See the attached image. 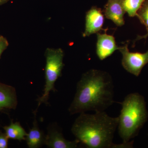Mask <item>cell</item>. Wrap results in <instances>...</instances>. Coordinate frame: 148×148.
<instances>
[{"label": "cell", "instance_id": "obj_1", "mask_svg": "<svg viewBox=\"0 0 148 148\" xmlns=\"http://www.w3.org/2000/svg\"><path fill=\"white\" fill-rule=\"evenodd\" d=\"M114 88L112 79L108 73L96 69L88 71L77 84L69 113L73 115L105 111L115 102Z\"/></svg>", "mask_w": 148, "mask_h": 148}, {"label": "cell", "instance_id": "obj_2", "mask_svg": "<svg viewBox=\"0 0 148 148\" xmlns=\"http://www.w3.org/2000/svg\"><path fill=\"white\" fill-rule=\"evenodd\" d=\"M118 123V117L109 116L105 111L92 114L83 112L74 122L71 131L76 140L87 148L133 147V141L120 145L113 143Z\"/></svg>", "mask_w": 148, "mask_h": 148}, {"label": "cell", "instance_id": "obj_3", "mask_svg": "<svg viewBox=\"0 0 148 148\" xmlns=\"http://www.w3.org/2000/svg\"><path fill=\"white\" fill-rule=\"evenodd\" d=\"M118 116L119 134L123 143H128L138 135L145 124L148 112L145 98L138 92L128 94L121 103Z\"/></svg>", "mask_w": 148, "mask_h": 148}, {"label": "cell", "instance_id": "obj_4", "mask_svg": "<svg viewBox=\"0 0 148 148\" xmlns=\"http://www.w3.org/2000/svg\"><path fill=\"white\" fill-rule=\"evenodd\" d=\"M64 51L61 48H48L45 51V85L42 95L37 100V109L42 103L48 104L50 92L55 91L54 85L61 76L64 66Z\"/></svg>", "mask_w": 148, "mask_h": 148}, {"label": "cell", "instance_id": "obj_5", "mask_svg": "<svg viewBox=\"0 0 148 148\" xmlns=\"http://www.w3.org/2000/svg\"><path fill=\"white\" fill-rule=\"evenodd\" d=\"M128 43L120 47L122 55L121 64L127 72L138 77L143 68L148 63V50L146 53L131 52L128 49Z\"/></svg>", "mask_w": 148, "mask_h": 148}, {"label": "cell", "instance_id": "obj_6", "mask_svg": "<svg viewBox=\"0 0 148 148\" xmlns=\"http://www.w3.org/2000/svg\"><path fill=\"white\" fill-rule=\"evenodd\" d=\"M79 143L77 140L73 141L66 140L59 128L52 125L48 127L45 145L49 148H75Z\"/></svg>", "mask_w": 148, "mask_h": 148}, {"label": "cell", "instance_id": "obj_7", "mask_svg": "<svg viewBox=\"0 0 148 148\" xmlns=\"http://www.w3.org/2000/svg\"><path fill=\"white\" fill-rule=\"evenodd\" d=\"M104 22V15L101 9L92 7L86 13L85 29L83 36H89L104 30L103 29Z\"/></svg>", "mask_w": 148, "mask_h": 148}, {"label": "cell", "instance_id": "obj_8", "mask_svg": "<svg viewBox=\"0 0 148 148\" xmlns=\"http://www.w3.org/2000/svg\"><path fill=\"white\" fill-rule=\"evenodd\" d=\"M119 48L112 35H108L106 33H97L96 53L100 60L103 61L108 58L115 51L119 50Z\"/></svg>", "mask_w": 148, "mask_h": 148}, {"label": "cell", "instance_id": "obj_9", "mask_svg": "<svg viewBox=\"0 0 148 148\" xmlns=\"http://www.w3.org/2000/svg\"><path fill=\"white\" fill-rule=\"evenodd\" d=\"M123 0H108L104 8V15L116 26L125 24L124 15L126 12L123 7Z\"/></svg>", "mask_w": 148, "mask_h": 148}, {"label": "cell", "instance_id": "obj_10", "mask_svg": "<svg viewBox=\"0 0 148 148\" xmlns=\"http://www.w3.org/2000/svg\"><path fill=\"white\" fill-rule=\"evenodd\" d=\"M17 105L15 88L0 82V111L15 109Z\"/></svg>", "mask_w": 148, "mask_h": 148}, {"label": "cell", "instance_id": "obj_11", "mask_svg": "<svg viewBox=\"0 0 148 148\" xmlns=\"http://www.w3.org/2000/svg\"><path fill=\"white\" fill-rule=\"evenodd\" d=\"M46 135L40 129L36 119L33 123L32 129L29 130L26 138L28 147L30 148H39L45 145Z\"/></svg>", "mask_w": 148, "mask_h": 148}, {"label": "cell", "instance_id": "obj_12", "mask_svg": "<svg viewBox=\"0 0 148 148\" xmlns=\"http://www.w3.org/2000/svg\"><path fill=\"white\" fill-rule=\"evenodd\" d=\"M3 129L9 139L18 141L26 140L28 133L19 123L12 122L10 125L4 126Z\"/></svg>", "mask_w": 148, "mask_h": 148}, {"label": "cell", "instance_id": "obj_13", "mask_svg": "<svg viewBox=\"0 0 148 148\" xmlns=\"http://www.w3.org/2000/svg\"><path fill=\"white\" fill-rule=\"evenodd\" d=\"M146 0H123L125 10L130 17L138 15V12Z\"/></svg>", "mask_w": 148, "mask_h": 148}, {"label": "cell", "instance_id": "obj_14", "mask_svg": "<svg viewBox=\"0 0 148 148\" xmlns=\"http://www.w3.org/2000/svg\"><path fill=\"white\" fill-rule=\"evenodd\" d=\"M137 17L141 23L145 26L147 33L144 36H138L135 41L142 39H146L148 36V0H146L138 12Z\"/></svg>", "mask_w": 148, "mask_h": 148}, {"label": "cell", "instance_id": "obj_15", "mask_svg": "<svg viewBox=\"0 0 148 148\" xmlns=\"http://www.w3.org/2000/svg\"><path fill=\"white\" fill-rule=\"evenodd\" d=\"M9 138L5 133L0 131V148H7L8 146Z\"/></svg>", "mask_w": 148, "mask_h": 148}, {"label": "cell", "instance_id": "obj_16", "mask_svg": "<svg viewBox=\"0 0 148 148\" xmlns=\"http://www.w3.org/2000/svg\"><path fill=\"white\" fill-rule=\"evenodd\" d=\"M9 45L8 41L5 38L0 40V57L3 51L7 48Z\"/></svg>", "mask_w": 148, "mask_h": 148}, {"label": "cell", "instance_id": "obj_17", "mask_svg": "<svg viewBox=\"0 0 148 148\" xmlns=\"http://www.w3.org/2000/svg\"><path fill=\"white\" fill-rule=\"evenodd\" d=\"M9 1L10 0H0V6L4 4Z\"/></svg>", "mask_w": 148, "mask_h": 148}, {"label": "cell", "instance_id": "obj_18", "mask_svg": "<svg viewBox=\"0 0 148 148\" xmlns=\"http://www.w3.org/2000/svg\"><path fill=\"white\" fill-rule=\"evenodd\" d=\"M4 38V37L2 36H0V40L2 39H3V38Z\"/></svg>", "mask_w": 148, "mask_h": 148}]
</instances>
